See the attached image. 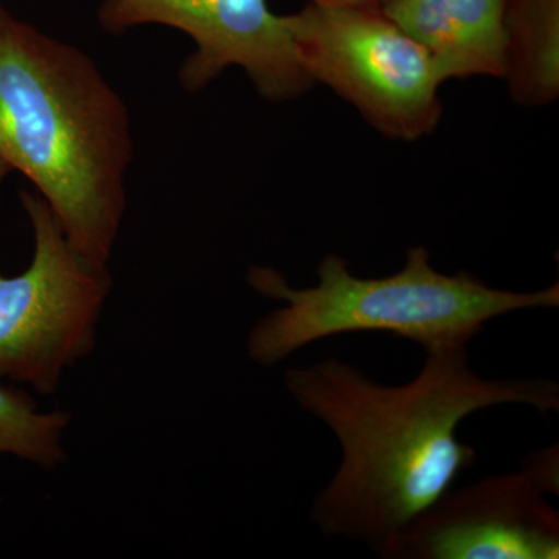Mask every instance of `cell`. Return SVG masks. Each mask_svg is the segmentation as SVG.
<instances>
[{"instance_id": "1", "label": "cell", "mask_w": 559, "mask_h": 559, "mask_svg": "<svg viewBox=\"0 0 559 559\" xmlns=\"http://www.w3.org/2000/svg\"><path fill=\"white\" fill-rule=\"evenodd\" d=\"M285 385L341 448L340 468L311 520L323 535L358 540L378 557L473 468L477 452L457 436L463 419L506 404L544 417L559 412L558 381L480 377L468 347L426 352L417 377L403 385L374 382L336 358L289 369Z\"/></svg>"}, {"instance_id": "2", "label": "cell", "mask_w": 559, "mask_h": 559, "mask_svg": "<svg viewBox=\"0 0 559 559\" xmlns=\"http://www.w3.org/2000/svg\"><path fill=\"white\" fill-rule=\"evenodd\" d=\"M0 159L49 204L73 252L106 270L127 209V105L84 51L0 5Z\"/></svg>"}, {"instance_id": "3", "label": "cell", "mask_w": 559, "mask_h": 559, "mask_svg": "<svg viewBox=\"0 0 559 559\" xmlns=\"http://www.w3.org/2000/svg\"><path fill=\"white\" fill-rule=\"evenodd\" d=\"M312 288H293L272 267L252 266L248 283L283 307L250 330L249 358L274 367L299 349L348 333H388L432 349L468 347L491 320L559 307V283L532 293L489 288L469 272L441 274L428 249L406 253L396 274L362 278L337 253H326Z\"/></svg>"}, {"instance_id": "4", "label": "cell", "mask_w": 559, "mask_h": 559, "mask_svg": "<svg viewBox=\"0 0 559 559\" xmlns=\"http://www.w3.org/2000/svg\"><path fill=\"white\" fill-rule=\"evenodd\" d=\"M289 22L305 72L352 103L371 127L407 142L436 130L443 76L428 50L378 7L308 3Z\"/></svg>"}, {"instance_id": "5", "label": "cell", "mask_w": 559, "mask_h": 559, "mask_svg": "<svg viewBox=\"0 0 559 559\" xmlns=\"http://www.w3.org/2000/svg\"><path fill=\"white\" fill-rule=\"evenodd\" d=\"M21 200L35 253L22 274H0V380L51 393L62 371L94 347L110 278L73 252L39 194L22 191Z\"/></svg>"}, {"instance_id": "6", "label": "cell", "mask_w": 559, "mask_h": 559, "mask_svg": "<svg viewBox=\"0 0 559 559\" xmlns=\"http://www.w3.org/2000/svg\"><path fill=\"white\" fill-rule=\"evenodd\" d=\"M97 17L110 35L151 24L189 35L197 50L179 70L189 92L204 90L231 66L274 102L299 97L314 83L297 55L289 14L272 13L267 0H102Z\"/></svg>"}, {"instance_id": "7", "label": "cell", "mask_w": 559, "mask_h": 559, "mask_svg": "<svg viewBox=\"0 0 559 559\" xmlns=\"http://www.w3.org/2000/svg\"><path fill=\"white\" fill-rule=\"evenodd\" d=\"M521 468L448 491L401 530L382 559H557L559 513Z\"/></svg>"}, {"instance_id": "8", "label": "cell", "mask_w": 559, "mask_h": 559, "mask_svg": "<svg viewBox=\"0 0 559 559\" xmlns=\"http://www.w3.org/2000/svg\"><path fill=\"white\" fill-rule=\"evenodd\" d=\"M507 0H378V9L428 50L443 80L507 70Z\"/></svg>"}, {"instance_id": "9", "label": "cell", "mask_w": 559, "mask_h": 559, "mask_svg": "<svg viewBox=\"0 0 559 559\" xmlns=\"http://www.w3.org/2000/svg\"><path fill=\"white\" fill-rule=\"evenodd\" d=\"M507 70L521 105H546L559 92V0H507Z\"/></svg>"}, {"instance_id": "10", "label": "cell", "mask_w": 559, "mask_h": 559, "mask_svg": "<svg viewBox=\"0 0 559 559\" xmlns=\"http://www.w3.org/2000/svg\"><path fill=\"white\" fill-rule=\"evenodd\" d=\"M66 412L43 414L21 390L0 385V457L16 455L43 468L64 460L62 433L69 425Z\"/></svg>"}, {"instance_id": "11", "label": "cell", "mask_w": 559, "mask_h": 559, "mask_svg": "<svg viewBox=\"0 0 559 559\" xmlns=\"http://www.w3.org/2000/svg\"><path fill=\"white\" fill-rule=\"evenodd\" d=\"M521 468L527 471L547 495H559V444L530 452L522 460Z\"/></svg>"}, {"instance_id": "12", "label": "cell", "mask_w": 559, "mask_h": 559, "mask_svg": "<svg viewBox=\"0 0 559 559\" xmlns=\"http://www.w3.org/2000/svg\"><path fill=\"white\" fill-rule=\"evenodd\" d=\"M311 5L345 9V7H378V0H308Z\"/></svg>"}, {"instance_id": "13", "label": "cell", "mask_w": 559, "mask_h": 559, "mask_svg": "<svg viewBox=\"0 0 559 559\" xmlns=\"http://www.w3.org/2000/svg\"><path fill=\"white\" fill-rule=\"evenodd\" d=\"M11 171V168L9 165L5 164L2 159H0V183H2V180L5 179V176L9 175Z\"/></svg>"}]
</instances>
